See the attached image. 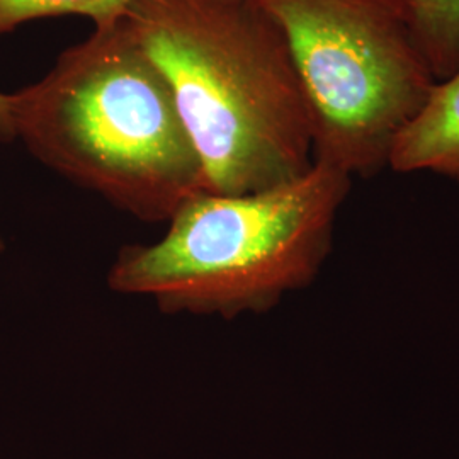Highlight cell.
Segmentation results:
<instances>
[{"label":"cell","instance_id":"cell-1","mask_svg":"<svg viewBox=\"0 0 459 459\" xmlns=\"http://www.w3.org/2000/svg\"><path fill=\"white\" fill-rule=\"evenodd\" d=\"M123 17L172 89L204 193H261L312 169L291 51L255 0H130Z\"/></svg>","mask_w":459,"mask_h":459},{"label":"cell","instance_id":"cell-2","mask_svg":"<svg viewBox=\"0 0 459 459\" xmlns=\"http://www.w3.org/2000/svg\"><path fill=\"white\" fill-rule=\"evenodd\" d=\"M9 99L34 159L140 221L167 223L203 191L172 89L123 14L94 24Z\"/></svg>","mask_w":459,"mask_h":459},{"label":"cell","instance_id":"cell-3","mask_svg":"<svg viewBox=\"0 0 459 459\" xmlns=\"http://www.w3.org/2000/svg\"><path fill=\"white\" fill-rule=\"evenodd\" d=\"M351 182L315 162L299 179L261 193L199 191L169 218L159 240L116 254L108 286L170 315L267 312L320 273Z\"/></svg>","mask_w":459,"mask_h":459},{"label":"cell","instance_id":"cell-4","mask_svg":"<svg viewBox=\"0 0 459 459\" xmlns=\"http://www.w3.org/2000/svg\"><path fill=\"white\" fill-rule=\"evenodd\" d=\"M286 36L312 123L313 160L371 178L436 79L381 0H255Z\"/></svg>","mask_w":459,"mask_h":459},{"label":"cell","instance_id":"cell-5","mask_svg":"<svg viewBox=\"0 0 459 459\" xmlns=\"http://www.w3.org/2000/svg\"><path fill=\"white\" fill-rule=\"evenodd\" d=\"M388 167L459 182V66L436 82L420 113L398 136Z\"/></svg>","mask_w":459,"mask_h":459},{"label":"cell","instance_id":"cell-6","mask_svg":"<svg viewBox=\"0 0 459 459\" xmlns=\"http://www.w3.org/2000/svg\"><path fill=\"white\" fill-rule=\"evenodd\" d=\"M405 26L439 82L459 66V0H381Z\"/></svg>","mask_w":459,"mask_h":459},{"label":"cell","instance_id":"cell-7","mask_svg":"<svg viewBox=\"0 0 459 459\" xmlns=\"http://www.w3.org/2000/svg\"><path fill=\"white\" fill-rule=\"evenodd\" d=\"M130 0H0V36L45 17L83 16L94 24L121 16Z\"/></svg>","mask_w":459,"mask_h":459},{"label":"cell","instance_id":"cell-8","mask_svg":"<svg viewBox=\"0 0 459 459\" xmlns=\"http://www.w3.org/2000/svg\"><path fill=\"white\" fill-rule=\"evenodd\" d=\"M16 140L13 115H11V99L9 94L0 92V142Z\"/></svg>","mask_w":459,"mask_h":459},{"label":"cell","instance_id":"cell-9","mask_svg":"<svg viewBox=\"0 0 459 459\" xmlns=\"http://www.w3.org/2000/svg\"><path fill=\"white\" fill-rule=\"evenodd\" d=\"M5 250V242H4V238H2V233H0V254Z\"/></svg>","mask_w":459,"mask_h":459}]
</instances>
